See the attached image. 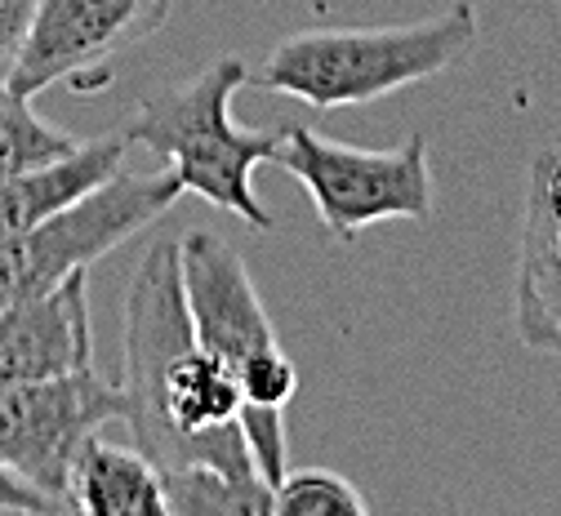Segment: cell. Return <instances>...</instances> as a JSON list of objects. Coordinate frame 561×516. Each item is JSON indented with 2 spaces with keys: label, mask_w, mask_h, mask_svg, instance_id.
<instances>
[{
  "label": "cell",
  "mask_w": 561,
  "mask_h": 516,
  "mask_svg": "<svg viewBox=\"0 0 561 516\" xmlns=\"http://www.w3.org/2000/svg\"><path fill=\"white\" fill-rule=\"evenodd\" d=\"M170 516H267L272 512V485L267 481H241L219 468H179L161 472Z\"/></svg>",
  "instance_id": "obj_12"
},
{
  "label": "cell",
  "mask_w": 561,
  "mask_h": 516,
  "mask_svg": "<svg viewBox=\"0 0 561 516\" xmlns=\"http://www.w3.org/2000/svg\"><path fill=\"white\" fill-rule=\"evenodd\" d=\"M272 512L280 516H366L370 503L366 494L339 477V472H325V468H304V472H286L272 490Z\"/></svg>",
  "instance_id": "obj_14"
},
{
  "label": "cell",
  "mask_w": 561,
  "mask_h": 516,
  "mask_svg": "<svg viewBox=\"0 0 561 516\" xmlns=\"http://www.w3.org/2000/svg\"><path fill=\"white\" fill-rule=\"evenodd\" d=\"M125 423L161 472L219 468L263 481L241 432L237 370L196 343L183 303L179 241L157 237L125 294Z\"/></svg>",
  "instance_id": "obj_1"
},
{
  "label": "cell",
  "mask_w": 561,
  "mask_h": 516,
  "mask_svg": "<svg viewBox=\"0 0 561 516\" xmlns=\"http://www.w3.org/2000/svg\"><path fill=\"white\" fill-rule=\"evenodd\" d=\"M250 81V62L241 54L209 58L196 77L161 85L129 112L121 134L129 147L157 152L183 183V192L201 196L254 232H272L276 218L254 196V170L276 161L280 134L250 129L232 121V99Z\"/></svg>",
  "instance_id": "obj_2"
},
{
  "label": "cell",
  "mask_w": 561,
  "mask_h": 516,
  "mask_svg": "<svg viewBox=\"0 0 561 516\" xmlns=\"http://www.w3.org/2000/svg\"><path fill=\"white\" fill-rule=\"evenodd\" d=\"M477 45L472 0L401 27H312L286 36L250 81L321 112L388 99L450 71Z\"/></svg>",
  "instance_id": "obj_3"
},
{
  "label": "cell",
  "mask_w": 561,
  "mask_h": 516,
  "mask_svg": "<svg viewBox=\"0 0 561 516\" xmlns=\"http://www.w3.org/2000/svg\"><path fill=\"white\" fill-rule=\"evenodd\" d=\"M125 388L94 365L0 388V468H10L67 512V477L90 436L125 423Z\"/></svg>",
  "instance_id": "obj_6"
},
{
  "label": "cell",
  "mask_w": 561,
  "mask_h": 516,
  "mask_svg": "<svg viewBox=\"0 0 561 516\" xmlns=\"http://www.w3.org/2000/svg\"><path fill=\"white\" fill-rule=\"evenodd\" d=\"M174 0H41L10 85L27 99L54 85L94 94L112 81V62L157 36Z\"/></svg>",
  "instance_id": "obj_7"
},
{
  "label": "cell",
  "mask_w": 561,
  "mask_h": 516,
  "mask_svg": "<svg viewBox=\"0 0 561 516\" xmlns=\"http://www.w3.org/2000/svg\"><path fill=\"white\" fill-rule=\"evenodd\" d=\"M94 365L85 272L41 299L0 308V388Z\"/></svg>",
  "instance_id": "obj_9"
},
{
  "label": "cell",
  "mask_w": 561,
  "mask_h": 516,
  "mask_svg": "<svg viewBox=\"0 0 561 516\" xmlns=\"http://www.w3.org/2000/svg\"><path fill=\"white\" fill-rule=\"evenodd\" d=\"M36 5L41 0H0V81H10V71L27 45Z\"/></svg>",
  "instance_id": "obj_17"
},
{
  "label": "cell",
  "mask_w": 561,
  "mask_h": 516,
  "mask_svg": "<svg viewBox=\"0 0 561 516\" xmlns=\"http://www.w3.org/2000/svg\"><path fill=\"white\" fill-rule=\"evenodd\" d=\"M77 138L49 125L45 116L32 112V99L19 94L10 81H0V179L58 161L67 152H77Z\"/></svg>",
  "instance_id": "obj_13"
},
{
  "label": "cell",
  "mask_w": 561,
  "mask_h": 516,
  "mask_svg": "<svg viewBox=\"0 0 561 516\" xmlns=\"http://www.w3.org/2000/svg\"><path fill=\"white\" fill-rule=\"evenodd\" d=\"M67 512L85 516H170L161 468L144 450L107 446L103 436H90L72 477H67Z\"/></svg>",
  "instance_id": "obj_11"
},
{
  "label": "cell",
  "mask_w": 561,
  "mask_h": 516,
  "mask_svg": "<svg viewBox=\"0 0 561 516\" xmlns=\"http://www.w3.org/2000/svg\"><path fill=\"white\" fill-rule=\"evenodd\" d=\"M179 196L187 192L170 165L144 174L116 170L81 200L62 205L49 218H41L36 228L0 241V308L41 299L62 280L90 272L103 254H112L129 237L152 228L161 214H170Z\"/></svg>",
  "instance_id": "obj_4"
},
{
  "label": "cell",
  "mask_w": 561,
  "mask_h": 516,
  "mask_svg": "<svg viewBox=\"0 0 561 516\" xmlns=\"http://www.w3.org/2000/svg\"><path fill=\"white\" fill-rule=\"evenodd\" d=\"M0 512H62V507L23 477H14L10 468H0Z\"/></svg>",
  "instance_id": "obj_18"
},
{
  "label": "cell",
  "mask_w": 561,
  "mask_h": 516,
  "mask_svg": "<svg viewBox=\"0 0 561 516\" xmlns=\"http://www.w3.org/2000/svg\"><path fill=\"white\" fill-rule=\"evenodd\" d=\"M241 432L250 440V455L259 463V477L276 490L286 481V410H263V405H241Z\"/></svg>",
  "instance_id": "obj_16"
},
{
  "label": "cell",
  "mask_w": 561,
  "mask_h": 516,
  "mask_svg": "<svg viewBox=\"0 0 561 516\" xmlns=\"http://www.w3.org/2000/svg\"><path fill=\"white\" fill-rule=\"evenodd\" d=\"M286 165L312 196L321 223L334 241H357L375 223H428L433 218V161L428 138L405 134L397 147H347L317 129H286L276 147Z\"/></svg>",
  "instance_id": "obj_5"
},
{
  "label": "cell",
  "mask_w": 561,
  "mask_h": 516,
  "mask_svg": "<svg viewBox=\"0 0 561 516\" xmlns=\"http://www.w3.org/2000/svg\"><path fill=\"white\" fill-rule=\"evenodd\" d=\"M179 272L192 334L201 347L224 356L232 370L267 347H280L267 308L245 272V259L228 241H219L215 232H187L179 241Z\"/></svg>",
  "instance_id": "obj_8"
},
{
  "label": "cell",
  "mask_w": 561,
  "mask_h": 516,
  "mask_svg": "<svg viewBox=\"0 0 561 516\" xmlns=\"http://www.w3.org/2000/svg\"><path fill=\"white\" fill-rule=\"evenodd\" d=\"M237 383H241V401L245 405L286 410L290 397L299 392V370L280 347H267V352H259V356L237 365Z\"/></svg>",
  "instance_id": "obj_15"
},
{
  "label": "cell",
  "mask_w": 561,
  "mask_h": 516,
  "mask_svg": "<svg viewBox=\"0 0 561 516\" xmlns=\"http://www.w3.org/2000/svg\"><path fill=\"white\" fill-rule=\"evenodd\" d=\"M530 179H535V183H543V187L561 200V138H557V142H548L543 152H535V161H530Z\"/></svg>",
  "instance_id": "obj_19"
},
{
  "label": "cell",
  "mask_w": 561,
  "mask_h": 516,
  "mask_svg": "<svg viewBox=\"0 0 561 516\" xmlns=\"http://www.w3.org/2000/svg\"><path fill=\"white\" fill-rule=\"evenodd\" d=\"M125 152H129V138L116 129L107 138L81 142L77 152H67L58 161L5 174L0 179V241H10L19 232L36 228L54 209L81 200L90 187H99L103 179H112L125 165Z\"/></svg>",
  "instance_id": "obj_10"
}]
</instances>
